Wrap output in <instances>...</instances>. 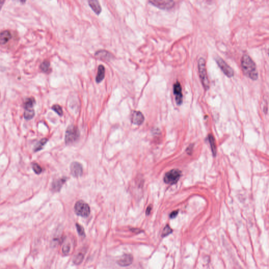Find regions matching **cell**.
<instances>
[{
	"label": "cell",
	"mask_w": 269,
	"mask_h": 269,
	"mask_svg": "<svg viewBox=\"0 0 269 269\" xmlns=\"http://www.w3.org/2000/svg\"><path fill=\"white\" fill-rule=\"evenodd\" d=\"M144 120V116L139 111H133L131 113V121L133 124L140 125L143 123Z\"/></svg>",
	"instance_id": "obj_11"
},
{
	"label": "cell",
	"mask_w": 269,
	"mask_h": 269,
	"mask_svg": "<svg viewBox=\"0 0 269 269\" xmlns=\"http://www.w3.org/2000/svg\"><path fill=\"white\" fill-rule=\"evenodd\" d=\"M12 34L9 30H4L0 32V45H4L12 38Z\"/></svg>",
	"instance_id": "obj_13"
},
{
	"label": "cell",
	"mask_w": 269,
	"mask_h": 269,
	"mask_svg": "<svg viewBox=\"0 0 269 269\" xmlns=\"http://www.w3.org/2000/svg\"><path fill=\"white\" fill-rule=\"evenodd\" d=\"M76 227L78 233L79 234V236H85V232L83 227L78 223H76Z\"/></svg>",
	"instance_id": "obj_27"
},
{
	"label": "cell",
	"mask_w": 269,
	"mask_h": 269,
	"mask_svg": "<svg viewBox=\"0 0 269 269\" xmlns=\"http://www.w3.org/2000/svg\"><path fill=\"white\" fill-rule=\"evenodd\" d=\"M198 66L199 75L201 82L202 85L204 88L207 90H209L210 88V83L207 75V69L205 66V60L204 58H200L199 59Z\"/></svg>",
	"instance_id": "obj_2"
},
{
	"label": "cell",
	"mask_w": 269,
	"mask_h": 269,
	"mask_svg": "<svg viewBox=\"0 0 269 269\" xmlns=\"http://www.w3.org/2000/svg\"><path fill=\"white\" fill-rule=\"evenodd\" d=\"M133 262V256L131 254H123L121 259L117 262L119 266L122 267H126L130 266L132 264Z\"/></svg>",
	"instance_id": "obj_9"
},
{
	"label": "cell",
	"mask_w": 269,
	"mask_h": 269,
	"mask_svg": "<svg viewBox=\"0 0 269 269\" xmlns=\"http://www.w3.org/2000/svg\"><path fill=\"white\" fill-rule=\"evenodd\" d=\"M85 254V252H79L76 254L75 257L73 259V263L75 265H79L81 264L82 262H83Z\"/></svg>",
	"instance_id": "obj_17"
},
{
	"label": "cell",
	"mask_w": 269,
	"mask_h": 269,
	"mask_svg": "<svg viewBox=\"0 0 269 269\" xmlns=\"http://www.w3.org/2000/svg\"><path fill=\"white\" fill-rule=\"evenodd\" d=\"M50 68V63L47 60H44L40 65V68L43 72H48Z\"/></svg>",
	"instance_id": "obj_22"
},
{
	"label": "cell",
	"mask_w": 269,
	"mask_h": 269,
	"mask_svg": "<svg viewBox=\"0 0 269 269\" xmlns=\"http://www.w3.org/2000/svg\"><path fill=\"white\" fill-rule=\"evenodd\" d=\"M35 115L34 110L32 109H25L24 113V117L26 120H31L32 119Z\"/></svg>",
	"instance_id": "obj_21"
},
{
	"label": "cell",
	"mask_w": 269,
	"mask_h": 269,
	"mask_svg": "<svg viewBox=\"0 0 269 269\" xmlns=\"http://www.w3.org/2000/svg\"><path fill=\"white\" fill-rule=\"evenodd\" d=\"M35 103V101L33 97L26 99L25 102L24 103L25 109H32Z\"/></svg>",
	"instance_id": "obj_19"
},
{
	"label": "cell",
	"mask_w": 269,
	"mask_h": 269,
	"mask_svg": "<svg viewBox=\"0 0 269 269\" xmlns=\"http://www.w3.org/2000/svg\"><path fill=\"white\" fill-rule=\"evenodd\" d=\"M152 210V205H149L148 207H147V208L146 211V214L147 216H148L150 214V212H151V211Z\"/></svg>",
	"instance_id": "obj_30"
},
{
	"label": "cell",
	"mask_w": 269,
	"mask_h": 269,
	"mask_svg": "<svg viewBox=\"0 0 269 269\" xmlns=\"http://www.w3.org/2000/svg\"><path fill=\"white\" fill-rule=\"evenodd\" d=\"M173 229L170 227V226L168 224H167L165 227V228L163 229L162 234H161V236L162 237H166L168 235H170L171 233H173Z\"/></svg>",
	"instance_id": "obj_23"
},
{
	"label": "cell",
	"mask_w": 269,
	"mask_h": 269,
	"mask_svg": "<svg viewBox=\"0 0 269 269\" xmlns=\"http://www.w3.org/2000/svg\"><path fill=\"white\" fill-rule=\"evenodd\" d=\"M32 168L34 173L36 174H40L42 172V168L36 162H34L32 164Z\"/></svg>",
	"instance_id": "obj_24"
},
{
	"label": "cell",
	"mask_w": 269,
	"mask_h": 269,
	"mask_svg": "<svg viewBox=\"0 0 269 269\" xmlns=\"http://www.w3.org/2000/svg\"><path fill=\"white\" fill-rule=\"evenodd\" d=\"M47 141H48V139L46 138H42V139L40 140L35 147L34 149V152H39L40 150H41L43 148L44 146L46 143Z\"/></svg>",
	"instance_id": "obj_18"
},
{
	"label": "cell",
	"mask_w": 269,
	"mask_h": 269,
	"mask_svg": "<svg viewBox=\"0 0 269 269\" xmlns=\"http://www.w3.org/2000/svg\"><path fill=\"white\" fill-rule=\"evenodd\" d=\"M71 250V245L70 243H67L65 244L62 248L63 254L64 255H67L69 254Z\"/></svg>",
	"instance_id": "obj_26"
},
{
	"label": "cell",
	"mask_w": 269,
	"mask_h": 269,
	"mask_svg": "<svg viewBox=\"0 0 269 269\" xmlns=\"http://www.w3.org/2000/svg\"><path fill=\"white\" fill-rule=\"evenodd\" d=\"M95 56L100 60H106L107 62L111 61L114 57L113 55L110 52H108L106 50L98 51L97 52L95 53Z\"/></svg>",
	"instance_id": "obj_12"
},
{
	"label": "cell",
	"mask_w": 269,
	"mask_h": 269,
	"mask_svg": "<svg viewBox=\"0 0 269 269\" xmlns=\"http://www.w3.org/2000/svg\"><path fill=\"white\" fill-rule=\"evenodd\" d=\"M241 67L245 76L253 81L258 78V72L255 63L248 55H244L241 59Z\"/></svg>",
	"instance_id": "obj_1"
},
{
	"label": "cell",
	"mask_w": 269,
	"mask_h": 269,
	"mask_svg": "<svg viewBox=\"0 0 269 269\" xmlns=\"http://www.w3.org/2000/svg\"><path fill=\"white\" fill-rule=\"evenodd\" d=\"M52 110L56 112L59 116H62L63 114L62 108L59 105H54L52 107Z\"/></svg>",
	"instance_id": "obj_25"
},
{
	"label": "cell",
	"mask_w": 269,
	"mask_h": 269,
	"mask_svg": "<svg viewBox=\"0 0 269 269\" xmlns=\"http://www.w3.org/2000/svg\"><path fill=\"white\" fill-rule=\"evenodd\" d=\"M83 166L79 162H73L71 165V174L74 177H79L83 174Z\"/></svg>",
	"instance_id": "obj_10"
},
{
	"label": "cell",
	"mask_w": 269,
	"mask_h": 269,
	"mask_svg": "<svg viewBox=\"0 0 269 269\" xmlns=\"http://www.w3.org/2000/svg\"><path fill=\"white\" fill-rule=\"evenodd\" d=\"M67 178L66 177L60 178L59 179L55 180L52 183V190L54 192H59L60 191L63 185L65 183Z\"/></svg>",
	"instance_id": "obj_14"
},
{
	"label": "cell",
	"mask_w": 269,
	"mask_h": 269,
	"mask_svg": "<svg viewBox=\"0 0 269 269\" xmlns=\"http://www.w3.org/2000/svg\"><path fill=\"white\" fill-rule=\"evenodd\" d=\"M105 68L103 65H99L96 77V82L97 83H99L103 81V80L105 78Z\"/></svg>",
	"instance_id": "obj_16"
},
{
	"label": "cell",
	"mask_w": 269,
	"mask_h": 269,
	"mask_svg": "<svg viewBox=\"0 0 269 269\" xmlns=\"http://www.w3.org/2000/svg\"><path fill=\"white\" fill-rule=\"evenodd\" d=\"M88 4L91 7L92 10L95 12L97 15H99L102 12V7L99 1L96 0H90L88 1Z\"/></svg>",
	"instance_id": "obj_15"
},
{
	"label": "cell",
	"mask_w": 269,
	"mask_h": 269,
	"mask_svg": "<svg viewBox=\"0 0 269 269\" xmlns=\"http://www.w3.org/2000/svg\"><path fill=\"white\" fill-rule=\"evenodd\" d=\"M178 212H179V211L176 210L174 211L171 212L170 214V218L171 219H174V218H175L177 217V216L178 215Z\"/></svg>",
	"instance_id": "obj_29"
},
{
	"label": "cell",
	"mask_w": 269,
	"mask_h": 269,
	"mask_svg": "<svg viewBox=\"0 0 269 269\" xmlns=\"http://www.w3.org/2000/svg\"><path fill=\"white\" fill-rule=\"evenodd\" d=\"M181 172L178 169H173L166 173L164 181L167 184L174 185L178 182L181 177Z\"/></svg>",
	"instance_id": "obj_4"
},
{
	"label": "cell",
	"mask_w": 269,
	"mask_h": 269,
	"mask_svg": "<svg viewBox=\"0 0 269 269\" xmlns=\"http://www.w3.org/2000/svg\"><path fill=\"white\" fill-rule=\"evenodd\" d=\"M174 94L175 96L176 103L178 105H180L183 102V94L181 84L179 82H176L174 85Z\"/></svg>",
	"instance_id": "obj_8"
},
{
	"label": "cell",
	"mask_w": 269,
	"mask_h": 269,
	"mask_svg": "<svg viewBox=\"0 0 269 269\" xmlns=\"http://www.w3.org/2000/svg\"><path fill=\"white\" fill-rule=\"evenodd\" d=\"M130 230L135 234H139V233H142L143 231V230H142L139 228H131L130 229Z\"/></svg>",
	"instance_id": "obj_28"
},
{
	"label": "cell",
	"mask_w": 269,
	"mask_h": 269,
	"mask_svg": "<svg viewBox=\"0 0 269 269\" xmlns=\"http://www.w3.org/2000/svg\"><path fill=\"white\" fill-rule=\"evenodd\" d=\"M75 211L78 216L83 217H87L90 215V206L86 202L82 200H79L76 202L74 207Z\"/></svg>",
	"instance_id": "obj_5"
},
{
	"label": "cell",
	"mask_w": 269,
	"mask_h": 269,
	"mask_svg": "<svg viewBox=\"0 0 269 269\" xmlns=\"http://www.w3.org/2000/svg\"><path fill=\"white\" fill-rule=\"evenodd\" d=\"M209 143H210L211 148L212 150V153L214 154V156H215L217 152V148H216V142L214 136L212 134H210L209 136Z\"/></svg>",
	"instance_id": "obj_20"
},
{
	"label": "cell",
	"mask_w": 269,
	"mask_h": 269,
	"mask_svg": "<svg viewBox=\"0 0 269 269\" xmlns=\"http://www.w3.org/2000/svg\"><path fill=\"white\" fill-rule=\"evenodd\" d=\"M152 5H154L156 7L164 10H169L173 8L174 5V1H167V0H154L149 1Z\"/></svg>",
	"instance_id": "obj_7"
},
{
	"label": "cell",
	"mask_w": 269,
	"mask_h": 269,
	"mask_svg": "<svg viewBox=\"0 0 269 269\" xmlns=\"http://www.w3.org/2000/svg\"><path fill=\"white\" fill-rule=\"evenodd\" d=\"M80 133L76 126L71 125L67 128L65 133V143L67 145L71 144L77 140L79 138Z\"/></svg>",
	"instance_id": "obj_3"
},
{
	"label": "cell",
	"mask_w": 269,
	"mask_h": 269,
	"mask_svg": "<svg viewBox=\"0 0 269 269\" xmlns=\"http://www.w3.org/2000/svg\"><path fill=\"white\" fill-rule=\"evenodd\" d=\"M216 61L218 65L226 76L229 78L232 77L234 76L233 69L223 59L219 57H216Z\"/></svg>",
	"instance_id": "obj_6"
},
{
	"label": "cell",
	"mask_w": 269,
	"mask_h": 269,
	"mask_svg": "<svg viewBox=\"0 0 269 269\" xmlns=\"http://www.w3.org/2000/svg\"><path fill=\"white\" fill-rule=\"evenodd\" d=\"M4 3H5V1H0V11L2 9V7H3Z\"/></svg>",
	"instance_id": "obj_31"
}]
</instances>
